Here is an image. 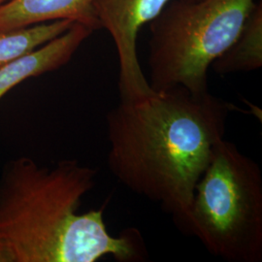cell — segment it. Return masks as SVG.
I'll use <instances>...</instances> for the list:
<instances>
[{
  "label": "cell",
  "instance_id": "8992f818",
  "mask_svg": "<svg viewBox=\"0 0 262 262\" xmlns=\"http://www.w3.org/2000/svg\"><path fill=\"white\" fill-rule=\"evenodd\" d=\"M93 29L73 23L64 33L43 46L0 64V99L13 88L29 78L53 72L66 66Z\"/></svg>",
  "mask_w": 262,
  "mask_h": 262
},
{
  "label": "cell",
  "instance_id": "3957f363",
  "mask_svg": "<svg viewBox=\"0 0 262 262\" xmlns=\"http://www.w3.org/2000/svg\"><path fill=\"white\" fill-rule=\"evenodd\" d=\"M185 235L228 262L262 261V173L225 138L198 181Z\"/></svg>",
  "mask_w": 262,
  "mask_h": 262
},
{
  "label": "cell",
  "instance_id": "ba28073f",
  "mask_svg": "<svg viewBox=\"0 0 262 262\" xmlns=\"http://www.w3.org/2000/svg\"><path fill=\"white\" fill-rule=\"evenodd\" d=\"M262 66V2L255 1L239 34L211 67L220 75L251 72Z\"/></svg>",
  "mask_w": 262,
  "mask_h": 262
},
{
  "label": "cell",
  "instance_id": "7a4b0ae2",
  "mask_svg": "<svg viewBox=\"0 0 262 262\" xmlns=\"http://www.w3.org/2000/svg\"><path fill=\"white\" fill-rule=\"evenodd\" d=\"M96 175L76 159L47 168L23 157L4 166L0 238L15 262H95L106 255L120 262L143 260L146 251L136 229L115 237L107 230L103 208L79 213Z\"/></svg>",
  "mask_w": 262,
  "mask_h": 262
},
{
  "label": "cell",
  "instance_id": "9c48e42d",
  "mask_svg": "<svg viewBox=\"0 0 262 262\" xmlns=\"http://www.w3.org/2000/svg\"><path fill=\"white\" fill-rule=\"evenodd\" d=\"M73 23L67 19L27 28L0 29V64L25 56L64 33Z\"/></svg>",
  "mask_w": 262,
  "mask_h": 262
},
{
  "label": "cell",
  "instance_id": "5b68a950",
  "mask_svg": "<svg viewBox=\"0 0 262 262\" xmlns=\"http://www.w3.org/2000/svg\"><path fill=\"white\" fill-rule=\"evenodd\" d=\"M172 0H94L100 28L108 30L116 45L121 100H130L154 92L141 69L137 55L138 33Z\"/></svg>",
  "mask_w": 262,
  "mask_h": 262
},
{
  "label": "cell",
  "instance_id": "6da1fadb",
  "mask_svg": "<svg viewBox=\"0 0 262 262\" xmlns=\"http://www.w3.org/2000/svg\"><path fill=\"white\" fill-rule=\"evenodd\" d=\"M236 109L182 86L121 100L106 118L109 169L132 192L159 203L185 234L197 183Z\"/></svg>",
  "mask_w": 262,
  "mask_h": 262
},
{
  "label": "cell",
  "instance_id": "52a82bcc",
  "mask_svg": "<svg viewBox=\"0 0 262 262\" xmlns=\"http://www.w3.org/2000/svg\"><path fill=\"white\" fill-rule=\"evenodd\" d=\"M94 0H8L0 5V29L27 28L53 20L67 19L97 30Z\"/></svg>",
  "mask_w": 262,
  "mask_h": 262
},
{
  "label": "cell",
  "instance_id": "277c9868",
  "mask_svg": "<svg viewBox=\"0 0 262 262\" xmlns=\"http://www.w3.org/2000/svg\"><path fill=\"white\" fill-rule=\"evenodd\" d=\"M255 0H172L150 24L148 66L155 92L208 93V70L239 34Z\"/></svg>",
  "mask_w": 262,
  "mask_h": 262
},
{
  "label": "cell",
  "instance_id": "8fae6325",
  "mask_svg": "<svg viewBox=\"0 0 262 262\" xmlns=\"http://www.w3.org/2000/svg\"><path fill=\"white\" fill-rule=\"evenodd\" d=\"M6 1H8V0H0V5H1V4H3V3H5Z\"/></svg>",
  "mask_w": 262,
  "mask_h": 262
},
{
  "label": "cell",
  "instance_id": "30bf717a",
  "mask_svg": "<svg viewBox=\"0 0 262 262\" xmlns=\"http://www.w3.org/2000/svg\"><path fill=\"white\" fill-rule=\"evenodd\" d=\"M0 262H15L14 256L7 245L0 238Z\"/></svg>",
  "mask_w": 262,
  "mask_h": 262
}]
</instances>
